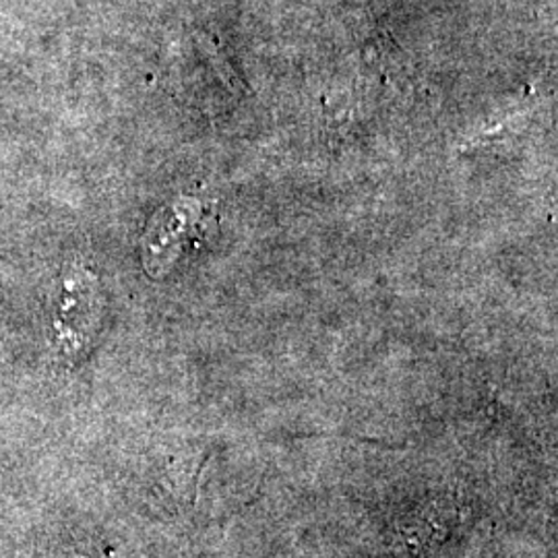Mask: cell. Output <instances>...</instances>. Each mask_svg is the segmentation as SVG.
Here are the masks:
<instances>
[{
	"label": "cell",
	"mask_w": 558,
	"mask_h": 558,
	"mask_svg": "<svg viewBox=\"0 0 558 558\" xmlns=\"http://www.w3.org/2000/svg\"><path fill=\"white\" fill-rule=\"evenodd\" d=\"M203 207L191 199H180L160 211L143 240V260L149 271L168 269L203 232Z\"/></svg>",
	"instance_id": "obj_1"
}]
</instances>
